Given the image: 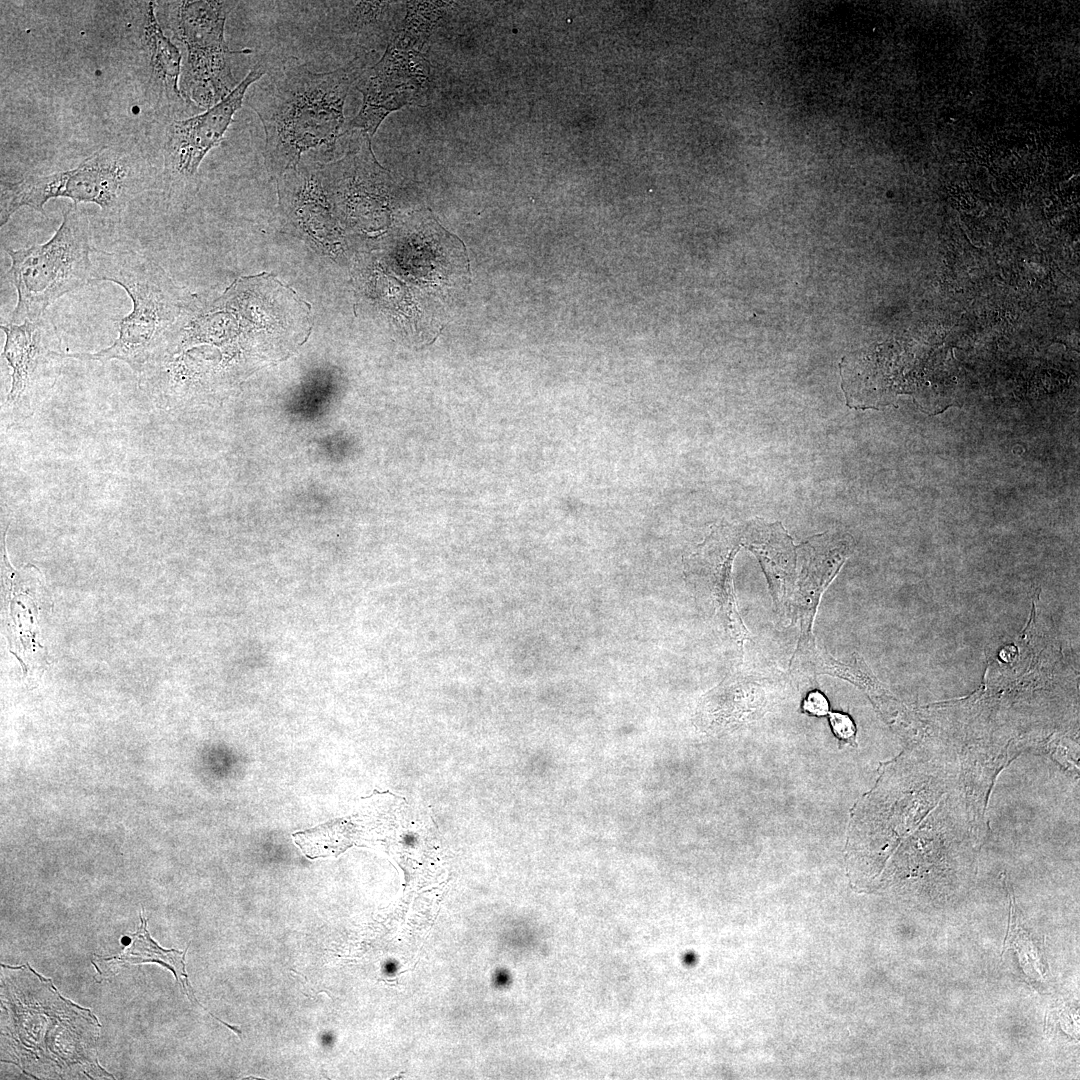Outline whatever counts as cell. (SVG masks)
<instances>
[{
	"mask_svg": "<svg viewBox=\"0 0 1080 1080\" xmlns=\"http://www.w3.org/2000/svg\"><path fill=\"white\" fill-rule=\"evenodd\" d=\"M150 186L151 178L137 159L118 148L103 147L72 169L16 181L2 179L0 226L23 207L45 215L44 206L53 198H68L74 205L93 203L107 217H116Z\"/></svg>",
	"mask_w": 1080,
	"mask_h": 1080,
	"instance_id": "cell-3",
	"label": "cell"
},
{
	"mask_svg": "<svg viewBox=\"0 0 1080 1080\" xmlns=\"http://www.w3.org/2000/svg\"><path fill=\"white\" fill-rule=\"evenodd\" d=\"M783 679L777 676L737 674L702 699L697 718L708 731L735 729L762 718L781 697Z\"/></svg>",
	"mask_w": 1080,
	"mask_h": 1080,
	"instance_id": "cell-9",
	"label": "cell"
},
{
	"mask_svg": "<svg viewBox=\"0 0 1080 1080\" xmlns=\"http://www.w3.org/2000/svg\"><path fill=\"white\" fill-rule=\"evenodd\" d=\"M799 548L803 560L791 598L801 625L799 638H803L814 636L812 625L819 599L848 557L850 545L834 536L819 535Z\"/></svg>",
	"mask_w": 1080,
	"mask_h": 1080,
	"instance_id": "cell-10",
	"label": "cell"
},
{
	"mask_svg": "<svg viewBox=\"0 0 1080 1080\" xmlns=\"http://www.w3.org/2000/svg\"><path fill=\"white\" fill-rule=\"evenodd\" d=\"M0 328L6 336L1 356L12 370L5 405L30 408L33 396L55 379L65 359L61 338L47 314L22 323H1Z\"/></svg>",
	"mask_w": 1080,
	"mask_h": 1080,
	"instance_id": "cell-7",
	"label": "cell"
},
{
	"mask_svg": "<svg viewBox=\"0 0 1080 1080\" xmlns=\"http://www.w3.org/2000/svg\"><path fill=\"white\" fill-rule=\"evenodd\" d=\"M93 284L121 286L132 302L119 322L118 337L95 353H64V358L106 363L120 360L141 375L165 354L168 341L188 306L179 288L152 257L136 250L92 253Z\"/></svg>",
	"mask_w": 1080,
	"mask_h": 1080,
	"instance_id": "cell-2",
	"label": "cell"
},
{
	"mask_svg": "<svg viewBox=\"0 0 1080 1080\" xmlns=\"http://www.w3.org/2000/svg\"><path fill=\"white\" fill-rule=\"evenodd\" d=\"M828 715L830 727L836 738L845 743L855 744L856 726L852 718L841 712H829Z\"/></svg>",
	"mask_w": 1080,
	"mask_h": 1080,
	"instance_id": "cell-15",
	"label": "cell"
},
{
	"mask_svg": "<svg viewBox=\"0 0 1080 1080\" xmlns=\"http://www.w3.org/2000/svg\"><path fill=\"white\" fill-rule=\"evenodd\" d=\"M802 711L815 717L826 716L829 713L828 699L822 692L812 690L802 701Z\"/></svg>",
	"mask_w": 1080,
	"mask_h": 1080,
	"instance_id": "cell-16",
	"label": "cell"
},
{
	"mask_svg": "<svg viewBox=\"0 0 1080 1080\" xmlns=\"http://www.w3.org/2000/svg\"><path fill=\"white\" fill-rule=\"evenodd\" d=\"M747 534V547L761 563L773 601L781 611L791 598L795 585V546L780 523L752 521Z\"/></svg>",
	"mask_w": 1080,
	"mask_h": 1080,
	"instance_id": "cell-11",
	"label": "cell"
},
{
	"mask_svg": "<svg viewBox=\"0 0 1080 1080\" xmlns=\"http://www.w3.org/2000/svg\"><path fill=\"white\" fill-rule=\"evenodd\" d=\"M94 249L89 223L74 204L64 211L59 228L47 242L5 248L10 258L6 278L17 293L9 322L39 318L59 298L93 284Z\"/></svg>",
	"mask_w": 1080,
	"mask_h": 1080,
	"instance_id": "cell-4",
	"label": "cell"
},
{
	"mask_svg": "<svg viewBox=\"0 0 1080 1080\" xmlns=\"http://www.w3.org/2000/svg\"><path fill=\"white\" fill-rule=\"evenodd\" d=\"M143 44L148 64L165 92L173 99H183L179 90L182 55L175 44L165 36L155 14L154 5L148 3L143 21Z\"/></svg>",
	"mask_w": 1080,
	"mask_h": 1080,
	"instance_id": "cell-12",
	"label": "cell"
},
{
	"mask_svg": "<svg viewBox=\"0 0 1080 1080\" xmlns=\"http://www.w3.org/2000/svg\"><path fill=\"white\" fill-rule=\"evenodd\" d=\"M427 74L426 61L418 52L390 42L380 61L356 81L363 103L345 132L355 130L372 139L386 116L415 101Z\"/></svg>",
	"mask_w": 1080,
	"mask_h": 1080,
	"instance_id": "cell-6",
	"label": "cell"
},
{
	"mask_svg": "<svg viewBox=\"0 0 1080 1080\" xmlns=\"http://www.w3.org/2000/svg\"><path fill=\"white\" fill-rule=\"evenodd\" d=\"M131 937L134 939L133 942L117 957L119 963H122L123 961L131 963L158 961L160 963H165V965L173 970L177 981L181 983L182 989L190 1001L193 1004L201 1006L195 999L193 990L189 984L188 976L185 972V952L181 953L177 950L161 949L152 941L147 933L145 925Z\"/></svg>",
	"mask_w": 1080,
	"mask_h": 1080,
	"instance_id": "cell-13",
	"label": "cell"
},
{
	"mask_svg": "<svg viewBox=\"0 0 1080 1080\" xmlns=\"http://www.w3.org/2000/svg\"><path fill=\"white\" fill-rule=\"evenodd\" d=\"M266 73L255 65L223 100L196 116L173 121L166 130L165 163L172 175L194 176L206 154L221 142L249 87Z\"/></svg>",
	"mask_w": 1080,
	"mask_h": 1080,
	"instance_id": "cell-8",
	"label": "cell"
},
{
	"mask_svg": "<svg viewBox=\"0 0 1080 1080\" xmlns=\"http://www.w3.org/2000/svg\"><path fill=\"white\" fill-rule=\"evenodd\" d=\"M392 2H340L336 5V26L341 33L377 32L385 23Z\"/></svg>",
	"mask_w": 1080,
	"mask_h": 1080,
	"instance_id": "cell-14",
	"label": "cell"
},
{
	"mask_svg": "<svg viewBox=\"0 0 1080 1080\" xmlns=\"http://www.w3.org/2000/svg\"><path fill=\"white\" fill-rule=\"evenodd\" d=\"M233 2H171L168 25L173 37L185 49L179 90L183 99L205 110L227 97L237 86L229 65L225 22Z\"/></svg>",
	"mask_w": 1080,
	"mask_h": 1080,
	"instance_id": "cell-5",
	"label": "cell"
},
{
	"mask_svg": "<svg viewBox=\"0 0 1080 1080\" xmlns=\"http://www.w3.org/2000/svg\"><path fill=\"white\" fill-rule=\"evenodd\" d=\"M366 64V55L329 72L287 63L254 87L247 104L262 122L265 163L273 173L296 168L302 155L311 150L334 152L346 129L344 104L349 88Z\"/></svg>",
	"mask_w": 1080,
	"mask_h": 1080,
	"instance_id": "cell-1",
	"label": "cell"
}]
</instances>
